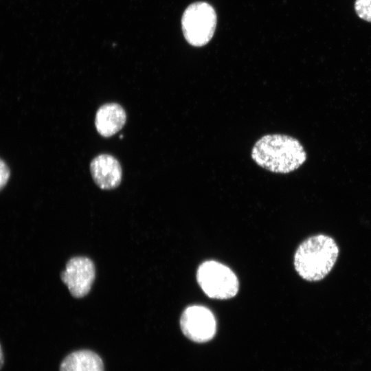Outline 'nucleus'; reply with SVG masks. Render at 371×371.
<instances>
[{"label":"nucleus","mask_w":371,"mask_h":371,"mask_svg":"<svg viewBox=\"0 0 371 371\" xmlns=\"http://www.w3.org/2000/svg\"><path fill=\"white\" fill-rule=\"evenodd\" d=\"M339 255V247L329 236L317 234L304 240L294 256L298 275L311 282L324 279L332 270Z\"/></svg>","instance_id":"2"},{"label":"nucleus","mask_w":371,"mask_h":371,"mask_svg":"<svg viewBox=\"0 0 371 371\" xmlns=\"http://www.w3.org/2000/svg\"><path fill=\"white\" fill-rule=\"evenodd\" d=\"M60 371H104L100 357L89 350L74 351L61 362Z\"/></svg>","instance_id":"9"},{"label":"nucleus","mask_w":371,"mask_h":371,"mask_svg":"<svg viewBox=\"0 0 371 371\" xmlns=\"http://www.w3.org/2000/svg\"><path fill=\"white\" fill-rule=\"evenodd\" d=\"M196 280L203 292L212 299L227 300L238 291L239 282L235 273L226 265L215 260L201 264Z\"/></svg>","instance_id":"3"},{"label":"nucleus","mask_w":371,"mask_h":371,"mask_svg":"<svg viewBox=\"0 0 371 371\" xmlns=\"http://www.w3.org/2000/svg\"><path fill=\"white\" fill-rule=\"evenodd\" d=\"M3 362H4L3 352L1 345L0 344V369L3 366Z\"/></svg>","instance_id":"12"},{"label":"nucleus","mask_w":371,"mask_h":371,"mask_svg":"<svg viewBox=\"0 0 371 371\" xmlns=\"http://www.w3.org/2000/svg\"><path fill=\"white\" fill-rule=\"evenodd\" d=\"M9 177V168L6 164L0 159V190L6 185Z\"/></svg>","instance_id":"11"},{"label":"nucleus","mask_w":371,"mask_h":371,"mask_svg":"<svg viewBox=\"0 0 371 371\" xmlns=\"http://www.w3.org/2000/svg\"><path fill=\"white\" fill-rule=\"evenodd\" d=\"M180 327L186 337L196 342H205L213 338L216 322L212 311L203 306L187 307L180 318Z\"/></svg>","instance_id":"5"},{"label":"nucleus","mask_w":371,"mask_h":371,"mask_svg":"<svg viewBox=\"0 0 371 371\" xmlns=\"http://www.w3.org/2000/svg\"><path fill=\"white\" fill-rule=\"evenodd\" d=\"M216 25L215 10L206 2H196L190 5L181 19L184 37L195 47L203 46L211 40Z\"/></svg>","instance_id":"4"},{"label":"nucleus","mask_w":371,"mask_h":371,"mask_svg":"<svg viewBox=\"0 0 371 371\" xmlns=\"http://www.w3.org/2000/svg\"><path fill=\"white\" fill-rule=\"evenodd\" d=\"M355 10L360 19L371 22V0H356Z\"/></svg>","instance_id":"10"},{"label":"nucleus","mask_w":371,"mask_h":371,"mask_svg":"<svg viewBox=\"0 0 371 371\" xmlns=\"http://www.w3.org/2000/svg\"><path fill=\"white\" fill-rule=\"evenodd\" d=\"M90 171L95 184L102 190H111L121 183L122 171L118 160L109 154L96 156L90 164Z\"/></svg>","instance_id":"7"},{"label":"nucleus","mask_w":371,"mask_h":371,"mask_svg":"<svg viewBox=\"0 0 371 371\" xmlns=\"http://www.w3.org/2000/svg\"><path fill=\"white\" fill-rule=\"evenodd\" d=\"M126 120V114L121 105L117 103H107L98 109L95 125L100 135L109 137L123 128Z\"/></svg>","instance_id":"8"},{"label":"nucleus","mask_w":371,"mask_h":371,"mask_svg":"<svg viewBox=\"0 0 371 371\" xmlns=\"http://www.w3.org/2000/svg\"><path fill=\"white\" fill-rule=\"evenodd\" d=\"M253 161L269 172L288 174L306 161V153L298 139L284 134H267L258 139L251 151Z\"/></svg>","instance_id":"1"},{"label":"nucleus","mask_w":371,"mask_h":371,"mask_svg":"<svg viewBox=\"0 0 371 371\" xmlns=\"http://www.w3.org/2000/svg\"><path fill=\"white\" fill-rule=\"evenodd\" d=\"M60 277L72 296L76 298L85 297L90 291L95 280V265L87 257H74L67 262Z\"/></svg>","instance_id":"6"}]
</instances>
